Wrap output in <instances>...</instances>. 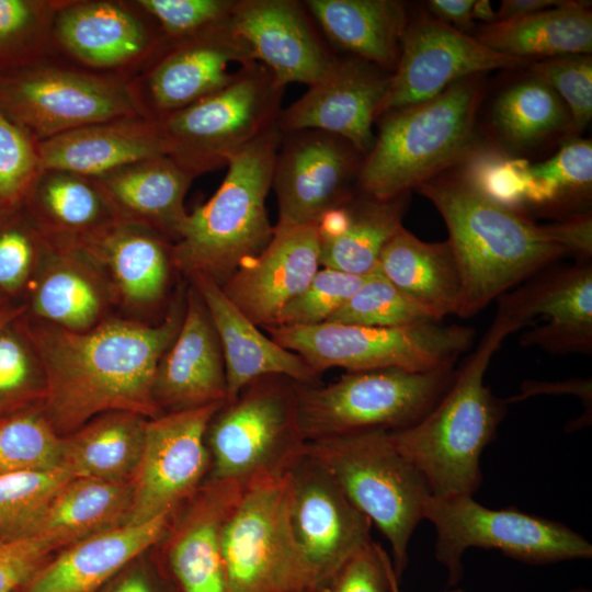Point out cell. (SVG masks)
I'll return each mask as SVG.
<instances>
[{"label":"cell","mask_w":592,"mask_h":592,"mask_svg":"<svg viewBox=\"0 0 592 592\" xmlns=\"http://www.w3.org/2000/svg\"><path fill=\"white\" fill-rule=\"evenodd\" d=\"M184 310L185 297H180L158 326L110 319L83 331L23 312L19 320L45 377L46 419L55 431L70 433L114 411L146 419L163 414L153 384Z\"/></svg>","instance_id":"obj_1"},{"label":"cell","mask_w":592,"mask_h":592,"mask_svg":"<svg viewBox=\"0 0 592 592\" xmlns=\"http://www.w3.org/2000/svg\"><path fill=\"white\" fill-rule=\"evenodd\" d=\"M517 330L498 309L482 340L435 406L413 425L389 432L432 497L474 496L480 488V456L497 436L508 405L491 392L483 378L503 340Z\"/></svg>","instance_id":"obj_2"},{"label":"cell","mask_w":592,"mask_h":592,"mask_svg":"<svg viewBox=\"0 0 592 592\" xmlns=\"http://www.w3.org/2000/svg\"><path fill=\"white\" fill-rule=\"evenodd\" d=\"M441 214L463 287L458 316L470 317L563 255L522 212L500 205L458 174L437 175L418 189Z\"/></svg>","instance_id":"obj_3"},{"label":"cell","mask_w":592,"mask_h":592,"mask_svg":"<svg viewBox=\"0 0 592 592\" xmlns=\"http://www.w3.org/2000/svg\"><path fill=\"white\" fill-rule=\"evenodd\" d=\"M482 86V75L469 76L430 100L383 114L357 173V191L377 200L397 198L460 164L478 147L475 125Z\"/></svg>","instance_id":"obj_4"},{"label":"cell","mask_w":592,"mask_h":592,"mask_svg":"<svg viewBox=\"0 0 592 592\" xmlns=\"http://www.w3.org/2000/svg\"><path fill=\"white\" fill-rule=\"evenodd\" d=\"M282 133L276 125L234 153L216 193L187 213L170 249L172 263L220 286L270 242L265 198Z\"/></svg>","instance_id":"obj_5"},{"label":"cell","mask_w":592,"mask_h":592,"mask_svg":"<svg viewBox=\"0 0 592 592\" xmlns=\"http://www.w3.org/2000/svg\"><path fill=\"white\" fill-rule=\"evenodd\" d=\"M305 449L387 539L400 580L410 538L424 520V503L431 496L421 474L400 454L387 431L310 441Z\"/></svg>","instance_id":"obj_6"},{"label":"cell","mask_w":592,"mask_h":592,"mask_svg":"<svg viewBox=\"0 0 592 592\" xmlns=\"http://www.w3.org/2000/svg\"><path fill=\"white\" fill-rule=\"evenodd\" d=\"M454 375V366L428 372L385 368L348 372L323 386L297 384L304 439L409 428L435 406Z\"/></svg>","instance_id":"obj_7"},{"label":"cell","mask_w":592,"mask_h":592,"mask_svg":"<svg viewBox=\"0 0 592 592\" xmlns=\"http://www.w3.org/2000/svg\"><path fill=\"white\" fill-rule=\"evenodd\" d=\"M296 386L285 376H262L214 413L206 430L208 480L247 485L287 473L307 443Z\"/></svg>","instance_id":"obj_8"},{"label":"cell","mask_w":592,"mask_h":592,"mask_svg":"<svg viewBox=\"0 0 592 592\" xmlns=\"http://www.w3.org/2000/svg\"><path fill=\"white\" fill-rule=\"evenodd\" d=\"M271 339L299 355L317 374L400 368L428 372L454 366L474 342L467 326L429 322L405 327H365L323 322L266 327Z\"/></svg>","instance_id":"obj_9"},{"label":"cell","mask_w":592,"mask_h":592,"mask_svg":"<svg viewBox=\"0 0 592 592\" xmlns=\"http://www.w3.org/2000/svg\"><path fill=\"white\" fill-rule=\"evenodd\" d=\"M423 517L434 525L435 557L446 568L448 587L457 585L463 578L462 559L470 547L499 549L531 565L592 557V545L567 525L515 506L489 509L474 496H430Z\"/></svg>","instance_id":"obj_10"},{"label":"cell","mask_w":592,"mask_h":592,"mask_svg":"<svg viewBox=\"0 0 592 592\" xmlns=\"http://www.w3.org/2000/svg\"><path fill=\"white\" fill-rule=\"evenodd\" d=\"M284 86L259 61L241 66L223 89L159 121L169 156L195 177L276 125Z\"/></svg>","instance_id":"obj_11"},{"label":"cell","mask_w":592,"mask_h":592,"mask_svg":"<svg viewBox=\"0 0 592 592\" xmlns=\"http://www.w3.org/2000/svg\"><path fill=\"white\" fill-rule=\"evenodd\" d=\"M287 475L243 485L221 531L227 592H307L312 578L289 523Z\"/></svg>","instance_id":"obj_12"},{"label":"cell","mask_w":592,"mask_h":592,"mask_svg":"<svg viewBox=\"0 0 592 592\" xmlns=\"http://www.w3.org/2000/svg\"><path fill=\"white\" fill-rule=\"evenodd\" d=\"M0 112L37 143L95 123L146 116L132 83L44 60L0 72Z\"/></svg>","instance_id":"obj_13"},{"label":"cell","mask_w":592,"mask_h":592,"mask_svg":"<svg viewBox=\"0 0 592 592\" xmlns=\"http://www.w3.org/2000/svg\"><path fill=\"white\" fill-rule=\"evenodd\" d=\"M225 402L147 420L141 457L132 480L133 505L125 524H141L174 513L197 492L210 469L207 425Z\"/></svg>","instance_id":"obj_14"},{"label":"cell","mask_w":592,"mask_h":592,"mask_svg":"<svg viewBox=\"0 0 592 592\" xmlns=\"http://www.w3.org/2000/svg\"><path fill=\"white\" fill-rule=\"evenodd\" d=\"M530 64L531 60L490 49L428 11L409 14L399 60L377 118L389 111L430 100L466 77Z\"/></svg>","instance_id":"obj_15"},{"label":"cell","mask_w":592,"mask_h":592,"mask_svg":"<svg viewBox=\"0 0 592 592\" xmlns=\"http://www.w3.org/2000/svg\"><path fill=\"white\" fill-rule=\"evenodd\" d=\"M364 156L348 140L322 130L282 134L272 174L278 226L317 224L354 194Z\"/></svg>","instance_id":"obj_16"},{"label":"cell","mask_w":592,"mask_h":592,"mask_svg":"<svg viewBox=\"0 0 592 592\" xmlns=\"http://www.w3.org/2000/svg\"><path fill=\"white\" fill-rule=\"evenodd\" d=\"M286 475L289 523L314 585L372 540V522L306 449Z\"/></svg>","instance_id":"obj_17"},{"label":"cell","mask_w":592,"mask_h":592,"mask_svg":"<svg viewBox=\"0 0 592 592\" xmlns=\"http://www.w3.org/2000/svg\"><path fill=\"white\" fill-rule=\"evenodd\" d=\"M152 57L144 83L133 89L144 114L157 122L226 87L236 73L228 71L230 64L257 61L229 19L189 37L167 39Z\"/></svg>","instance_id":"obj_18"},{"label":"cell","mask_w":592,"mask_h":592,"mask_svg":"<svg viewBox=\"0 0 592 592\" xmlns=\"http://www.w3.org/2000/svg\"><path fill=\"white\" fill-rule=\"evenodd\" d=\"M498 299V309L519 330L528 327L521 335L523 346L551 354H591V261L548 273Z\"/></svg>","instance_id":"obj_19"},{"label":"cell","mask_w":592,"mask_h":592,"mask_svg":"<svg viewBox=\"0 0 592 592\" xmlns=\"http://www.w3.org/2000/svg\"><path fill=\"white\" fill-rule=\"evenodd\" d=\"M391 73L356 57L340 60L287 109L276 126L282 134L322 130L348 140L365 156L374 144L372 127Z\"/></svg>","instance_id":"obj_20"},{"label":"cell","mask_w":592,"mask_h":592,"mask_svg":"<svg viewBox=\"0 0 592 592\" xmlns=\"http://www.w3.org/2000/svg\"><path fill=\"white\" fill-rule=\"evenodd\" d=\"M229 22L248 43L255 60L284 87L293 82L310 87L338 62L298 1L237 0Z\"/></svg>","instance_id":"obj_21"},{"label":"cell","mask_w":592,"mask_h":592,"mask_svg":"<svg viewBox=\"0 0 592 592\" xmlns=\"http://www.w3.org/2000/svg\"><path fill=\"white\" fill-rule=\"evenodd\" d=\"M320 266L316 224L274 226L266 247L223 285L231 303L258 327H270Z\"/></svg>","instance_id":"obj_22"},{"label":"cell","mask_w":592,"mask_h":592,"mask_svg":"<svg viewBox=\"0 0 592 592\" xmlns=\"http://www.w3.org/2000/svg\"><path fill=\"white\" fill-rule=\"evenodd\" d=\"M153 396L162 413L227 400L221 345L208 310L193 285L185 294L180 330L159 362Z\"/></svg>","instance_id":"obj_23"},{"label":"cell","mask_w":592,"mask_h":592,"mask_svg":"<svg viewBox=\"0 0 592 592\" xmlns=\"http://www.w3.org/2000/svg\"><path fill=\"white\" fill-rule=\"evenodd\" d=\"M216 329L225 362L227 400L249 383L267 375L285 376L299 385H318L319 374L296 353L264 335L225 295L221 286L202 273L189 276Z\"/></svg>","instance_id":"obj_24"},{"label":"cell","mask_w":592,"mask_h":592,"mask_svg":"<svg viewBox=\"0 0 592 592\" xmlns=\"http://www.w3.org/2000/svg\"><path fill=\"white\" fill-rule=\"evenodd\" d=\"M174 513L118 525L75 542L16 592H95L169 531Z\"/></svg>","instance_id":"obj_25"},{"label":"cell","mask_w":592,"mask_h":592,"mask_svg":"<svg viewBox=\"0 0 592 592\" xmlns=\"http://www.w3.org/2000/svg\"><path fill=\"white\" fill-rule=\"evenodd\" d=\"M42 169L96 179L155 156L168 155L160 123L146 116L82 126L38 143Z\"/></svg>","instance_id":"obj_26"},{"label":"cell","mask_w":592,"mask_h":592,"mask_svg":"<svg viewBox=\"0 0 592 592\" xmlns=\"http://www.w3.org/2000/svg\"><path fill=\"white\" fill-rule=\"evenodd\" d=\"M195 175L168 155L143 159L92 179L115 220L177 238Z\"/></svg>","instance_id":"obj_27"},{"label":"cell","mask_w":592,"mask_h":592,"mask_svg":"<svg viewBox=\"0 0 592 592\" xmlns=\"http://www.w3.org/2000/svg\"><path fill=\"white\" fill-rule=\"evenodd\" d=\"M55 37L77 60L96 68L152 56L167 41L132 11L113 2H81L56 10Z\"/></svg>","instance_id":"obj_28"},{"label":"cell","mask_w":592,"mask_h":592,"mask_svg":"<svg viewBox=\"0 0 592 592\" xmlns=\"http://www.w3.org/2000/svg\"><path fill=\"white\" fill-rule=\"evenodd\" d=\"M242 489L237 481L208 480L174 532L167 569L180 592H227L221 531Z\"/></svg>","instance_id":"obj_29"},{"label":"cell","mask_w":592,"mask_h":592,"mask_svg":"<svg viewBox=\"0 0 592 592\" xmlns=\"http://www.w3.org/2000/svg\"><path fill=\"white\" fill-rule=\"evenodd\" d=\"M408 195L377 200L358 192L326 213L316 224L320 266L360 276L374 271L383 248L403 226Z\"/></svg>","instance_id":"obj_30"},{"label":"cell","mask_w":592,"mask_h":592,"mask_svg":"<svg viewBox=\"0 0 592 592\" xmlns=\"http://www.w3.org/2000/svg\"><path fill=\"white\" fill-rule=\"evenodd\" d=\"M377 267L396 287L441 321L449 315L458 316L462 278L447 240L426 242L402 226L383 248Z\"/></svg>","instance_id":"obj_31"},{"label":"cell","mask_w":592,"mask_h":592,"mask_svg":"<svg viewBox=\"0 0 592 592\" xmlns=\"http://www.w3.org/2000/svg\"><path fill=\"white\" fill-rule=\"evenodd\" d=\"M304 5L334 44L383 70H395L409 19L405 2L308 0Z\"/></svg>","instance_id":"obj_32"},{"label":"cell","mask_w":592,"mask_h":592,"mask_svg":"<svg viewBox=\"0 0 592 592\" xmlns=\"http://www.w3.org/2000/svg\"><path fill=\"white\" fill-rule=\"evenodd\" d=\"M591 2L559 5L516 19L486 24L475 36L490 49L517 58H554L592 52Z\"/></svg>","instance_id":"obj_33"},{"label":"cell","mask_w":592,"mask_h":592,"mask_svg":"<svg viewBox=\"0 0 592 592\" xmlns=\"http://www.w3.org/2000/svg\"><path fill=\"white\" fill-rule=\"evenodd\" d=\"M148 419L132 412L101 414L64 439L61 468L75 478L132 481Z\"/></svg>","instance_id":"obj_34"},{"label":"cell","mask_w":592,"mask_h":592,"mask_svg":"<svg viewBox=\"0 0 592 592\" xmlns=\"http://www.w3.org/2000/svg\"><path fill=\"white\" fill-rule=\"evenodd\" d=\"M105 262L132 304L159 300L167 288L170 250L155 232L114 220L77 244Z\"/></svg>","instance_id":"obj_35"},{"label":"cell","mask_w":592,"mask_h":592,"mask_svg":"<svg viewBox=\"0 0 592 592\" xmlns=\"http://www.w3.org/2000/svg\"><path fill=\"white\" fill-rule=\"evenodd\" d=\"M24 207L42 234L68 235L72 246L115 220L92 179L65 171L44 170Z\"/></svg>","instance_id":"obj_36"},{"label":"cell","mask_w":592,"mask_h":592,"mask_svg":"<svg viewBox=\"0 0 592 592\" xmlns=\"http://www.w3.org/2000/svg\"><path fill=\"white\" fill-rule=\"evenodd\" d=\"M133 496L132 481L72 478L52 500L33 534L53 533L72 544L123 525L130 512Z\"/></svg>","instance_id":"obj_37"},{"label":"cell","mask_w":592,"mask_h":592,"mask_svg":"<svg viewBox=\"0 0 592 592\" xmlns=\"http://www.w3.org/2000/svg\"><path fill=\"white\" fill-rule=\"evenodd\" d=\"M492 125L505 144L527 149L559 134H569V112L548 86L530 76L503 90L496 99Z\"/></svg>","instance_id":"obj_38"},{"label":"cell","mask_w":592,"mask_h":592,"mask_svg":"<svg viewBox=\"0 0 592 592\" xmlns=\"http://www.w3.org/2000/svg\"><path fill=\"white\" fill-rule=\"evenodd\" d=\"M103 307L92 278L75 263L62 262L45 271L31 295V315L69 330L83 331L96 325Z\"/></svg>","instance_id":"obj_39"},{"label":"cell","mask_w":592,"mask_h":592,"mask_svg":"<svg viewBox=\"0 0 592 592\" xmlns=\"http://www.w3.org/2000/svg\"><path fill=\"white\" fill-rule=\"evenodd\" d=\"M327 322L365 327H405L442 322L396 287L376 267Z\"/></svg>","instance_id":"obj_40"},{"label":"cell","mask_w":592,"mask_h":592,"mask_svg":"<svg viewBox=\"0 0 592 592\" xmlns=\"http://www.w3.org/2000/svg\"><path fill=\"white\" fill-rule=\"evenodd\" d=\"M72 478L62 468L0 476V544L32 535L52 500Z\"/></svg>","instance_id":"obj_41"},{"label":"cell","mask_w":592,"mask_h":592,"mask_svg":"<svg viewBox=\"0 0 592 592\" xmlns=\"http://www.w3.org/2000/svg\"><path fill=\"white\" fill-rule=\"evenodd\" d=\"M62 442L45 415L21 412L0 420V476L61 468Z\"/></svg>","instance_id":"obj_42"},{"label":"cell","mask_w":592,"mask_h":592,"mask_svg":"<svg viewBox=\"0 0 592 592\" xmlns=\"http://www.w3.org/2000/svg\"><path fill=\"white\" fill-rule=\"evenodd\" d=\"M591 186V139L571 138L550 159L528 168L530 193L539 207L580 200Z\"/></svg>","instance_id":"obj_43"},{"label":"cell","mask_w":592,"mask_h":592,"mask_svg":"<svg viewBox=\"0 0 592 592\" xmlns=\"http://www.w3.org/2000/svg\"><path fill=\"white\" fill-rule=\"evenodd\" d=\"M47 2L0 0V72L43 60Z\"/></svg>","instance_id":"obj_44"},{"label":"cell","mask_w":592,"mask_h":592,"mask_svg":"<svg viewBox=\"0 0 592 592\" xmlns=\"http://www.w3.org/2000/svg\"><path fill=\"white\" fill-rule=\"evenodd\" d=\"M46 238L23 206L0 213V295L12 301L29 287Z\"/></svg>","instance_id":"obj_45"},{"label":"cell","mask_w":592,"mask_h":592,"mask_svg":"<svg viewBox=\"0 0 592 592\" xmlns=\"http://www.w3.org/2000/svg\"><path fill=\"white\" fill-rule=\"evenodd\" d=\"M42 172L38 143L0 112V213L23 207Z\"/></svg>","instance_id":"obj_46"},{"label":"cell","mask_w":592,"mask_h":592,"mask_svg":"<svg viewBox=\"0 0 592 592\" xmlns=\"http://www.w3.org/2000/svg\"><path fill=\"white\" fill-rule=\"evenodd\" d=\"M531 76L548 86L570 115L569 134H581L592 118V57L566 55L531 64Z\"/></svg>","instance_id":"obj_47"},{"label":"cell","mask_w":592,"mask_h":592,"mask_svg":"<svg viewBox=\"0 0 592 592\" xmlns=\"http://www.w3.org/2000/svg\"><path fill=\"white\" fill-rule=\"evenodd\" d=\"M530 162L511 158L493 148L477 147L459 164L458 175L487 198L520 210L523 204V183Z\"/></svg>","instance_id":"obj_48"},{"label":"cell","mask_w":592,"mask_h":592,"mask_svg":"<svg viewBox=\"0 0 592 592\" xmlns=\"http://www.w3.org/2000/svg\"><path fill=\"white\" fill-rule=\"evenodd\" d=\"M364 277L329 267L319 269L305 289L283 307L270 327L327 322L355 293Z\"/></svg>","instance_id":"obj_49"},{"label":"cell","mask_w":592,"mask_h":592,"mask_svg":"<svg viewBox=\"0 0 592 592\" xmlns=\"http://www.w3.org/2000/svg\"><path fill=\"white\" fill-rule=\"evenodd\" d=\"M237 0H139L168 41L185 38L227 21Z\"/></svg>","instance_id":"obj_50"},{"label":"cell","mask_w":592,"mask_h":592,"mask_svg":"<svg viewBox=\"0 0 592 592\" xmlns=\"http://www.w3.org/2000/svg\"><path fill=\"white\" fill-rule=\"evenodd\" d=\"M395 580L390 556L371 540L307 592H391Z\"/></svg>","instance_id":"obj_51"},{"label":"cell","mask_w":592,"mask_h":592,"mask_svg":"<svg viewBox=\"0 0 592 592\" xmlns=\"http://www.w3.org/2000/svg\"><path fill=\"white\" fill-rule=\"evenodd\" d=\"M70 543L60 535L37 533L0 544V592H16L48 560Z\"/></svg>","instance_id":"obj_52"},{"label":"cell","mask_w":592,"mask_h":592,"mask_svg":"<svg viewBox=\"0 0 592 592\" xmlns=\"http://www.w3.org/2000/svg\"><path fill=\"white\" fill-rule=\"evenodd\" d=\"M19 317L0 327V398L23 391L31 383L37 363Z\"/></svg>","instance_id":"obj_53"},{"label":"cell","mask_w":592,"mask_h":592,"mask_svg":"<svg viewBox=\"0 0 592 592\" xmlns=\"http://www.w3.org/2000/svg\"><path fill=\"white\" fill-rule=\"evenodd\" d=\"M547 237L563 253L574 254L580 261H591L592 216L591 213L573 215L558 223L543 226Z\"/></svg>","instance_id":"obj_54"},{"label":"cell","mask_w":592,"mask_h":592,"mask_svg":"<svg viewBox=\"0 0 592 592\" xmlns=\"http://www.w3.org/2000/svg\"><path fill=\"white\" fill-rule=\"evenodd\" d=\"M95 592H180L171 576L162 578L144 566H126Z\"/></svg>","instance_id":"obj_55"},{"label":"cell","mask_w":592,"mask_h":592,"mask_svg":"<svg viewBox=\"0 0 592 592\" xmlns=\"http://www.w3.org/2000/svg\"><path fill=\"white\" fill-rule=\"evenodd\" d=\"M540 394H570L579 396L583 403L591 408V379H571L563 383L525 382L521 386V394L506 401H520Z\"/></svg>","instance_id":"obj_56"},{"label":"cell","mask_w":592,"mask_h":592,"mask_svg":"<svg viewBox=\"0 0 592 592\" xmlns=\"http://www.w3.org/2000/svg\"><path fill=\"white\" fill-rule=\"evenodd\" d=\"M474 2L475 0H430L425 2V7L430 14L462 31L471 26Z\"/></svg>","instance_id":"obj_57"},{"label":"cell","mask_w":592,"mask_h":592,"mask_svg":"<svg viewBox=\"0 0 592 592\" xmlns=\"http://www.w3.org/2000/svg\"><path fill=\"white\" fill-rule=\"evenodd\" d=\"M563 0H503L497 13V22L528 15L559 5Z\"/></svg>","instance_id":"obj_58"},{"label":"cell","mask_w":592,"mask_h":592,"mask_svg":"<svg viewBox=\"0 0 592 592\" xmlns=\"http://www.w3.org/2000/svg\"><path fill=\"white\" fill-rule=\"evenodd\" d=\"M471 16L473 20L482 21L485 25L497 22V13L488 0H475Z\"/></svg>","instance_id":"obj_59"},{"label":"cell","mask_w":592,"mask_h":592,"mask_svg":"<svg viewBox=\"0 0 592 592\" xmlns=\"http://www.w3.org/2000/svg\"><path fill=\"white\" fill-rule=\"evenodd\" d=\"M25 311L24 304H13L0 295V327Z\"/></svg>","instance_id":"obj_60"},{"label":"cell","mask_w":592,"mask_h":592,"mask_svg":"<svg viewBox=\"0 0 592 592\" xmlns=\"http://www.w3.org/2000/svg\"><path fill=\"white\" fill-rule=\"evenodd\" d=\"M445 592H463L462 589H453V590H448V591H445ZM568 592H591V590H589L588 588H583V587H578V588H574Z\"/></svg>","instance_id":"obj_61"}]
</instances>
